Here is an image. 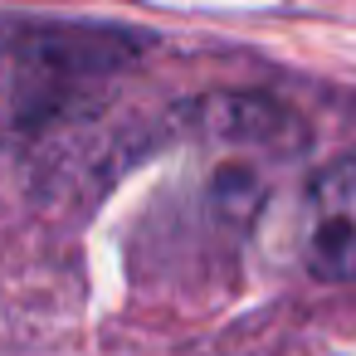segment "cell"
Wrapping results in <instances>:
<instances>
[{"mask_svg":"<svg viewBox=\"0 0 356 356\" xmlns=\"http://www.w3.org/2000/svg\"><path fill=\"white\" fill-rule=\"evenodd\" d=\"M142 49V35L118 25L0 15V147L79 118Z\"/></svg>","mask_w":356,"mask_h":356,"instance_id":"cell-1","label":"cell"},{"mask_svg":"<svg viewBox=\"0 0 356 356\" xmlns=\"http://www.w3.org/2000/svg\"><path fill=\"white\" fill-rule=\"evenodd\" d=\"M302 254L322 278H356V152L312 176L302 205Z\"/></svg>","mask_w":356,"mask_h":356,"instance_id":"cell-2","label":"cell"}]
</instances>
